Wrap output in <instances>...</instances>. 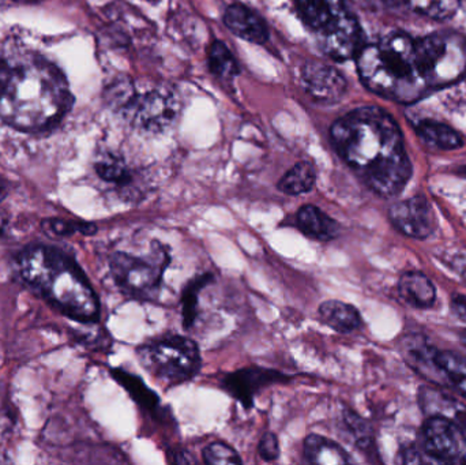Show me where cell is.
<instances>
[{"label":"cell","mask_w":466,"mask_h":465,"mask_svg":"<svg viewBox=\"0 0 466 465\" xmlns=\"http://www.w3.org/2000/svg\"><path fill=\"white\" fill-rule=\"evenodd\" d=\"M137 355L145 370L166 387L190 381L201 370L198 346L185 336L168 335L142 344Z\"/></svg>","instance_id":"cell-8"},{"label":"cell","mask_w":466,"mask_h":465,"mask_svg":"<svg viewBox=\"0 0 466 465\" xmlns=\"http://www.w3.org/2000/svg\"><path fill=\"white\" fill-rule=\"evenodd\" d=\"M390 3L407 5L415 13L431 19L451 18L460 7V0H385V5Z\"/></svg>","instance_id":"cell-25"},{"label":"cell","mask_w":466,"mask_h":465,"mask_svg":"<svg viewBox=\"0 0 466 465\" xmlns=\"http://www.w3.org/2000/svg\"><path fill=\"white\" fill-rule=\"evenodd\" d=\"M288 377L276 370L248 368L235 371L224 379V388L236 400L240 401L244 409H251L254 398L270 385L287 382Z\"/></svg>","instance_id":"cell-14"},{"label":"cell","mask_w":466,"mask_h":465,"mask_svg":"<svg viewBox=\"0 0 466 465\" xmlns=\"http://www.w3.org/2000/svg\"><path fill=\"white\" fill-rule=\"evenodd\" d=\"M462 341H464V344L466 346V332L464 333V335H462Z\"/></svg>","instance_id":"cell-35"},{"label":"cell","mask_w":466,"mask_h":465,"mask_svg":"<svg viewBox=\"0 0 466 465\" xmlns=\"http://www.w3.org/2000/svg\"><path fill=\"white\" fill-rule=\"evenodd\" d=\"M389 218L397 231L413 239H427L437 228L434 209L424 197L397 202L389 209Z\"/></svg>","instance_id":"cell-12"},{"label":"cell","mask_w":466,"mask_h":465,"mask_svg":"<svg viewBox=\"0 0 466 465\" xmlns=\"http://www.w3.org/2000/svg\"><path fill=\"white\" fill-rule=\"evenodd\" d=\"M318 313L323 324L342 335L355 332L363 325L358 308L339 300H326L318 308Z\"/></svg>","instance_id":"cell-19"},{"label":"cell","mask_w":466,"mask_h":465,"mask_svg":"<svg viewBox=\"0 0 466 465\" xmlns=\"http://www.w3.org/2000/svg\"><path fill=\"white\" fill-rule=\"evenodd\" d=\"M258 453H259L262 460L268 461V463L279 459V444L276 434H263L262 440H260L259 445H258Z\"/></svg>","instance_id":"cell-30"},{"label":"cell","mask_w":466,"mask_h":465,"mask_svg":"<svg viewBox=\"0 0 466 465\" xmlns=\"http://www.w3.org/2000/svg\"><path fill=\"white\" fill-rule=\"evenodd\" d=\"M358 73L367 89L397 103H413L430 92L416 59V38L391 32L380 43L363 45L356 56Z\"/></svg>","instance_id":"cell-4"},{"label":"cell","mask_w":466,"mask_h":465,"mask_svg":"<svg viewBox=\"0 0 466 465\" xmlns=\"http://www.w3.org/2000/svg\"><path fill=\"white\" fill-rule=\"evenodd\" d=\"M204 461L209 465L241 464L240 456L233 448L224 442H215L208 445L202 452Z\"/></svg>","instance_id":"cell-28"},{"label":"cell","mask_w":466,"mask_h":465,"mask_svg":"<svg viewBox=\"0 0 466 465\" xmlns=\"http://www.w3.org/2000/svg\"><path fill=\"white\" fill-rule=\"evenodd\" d=\"M112 376L115 377V379H116L122 387L127 389V392L133 396L134 400H136L139 406L150 409V411H155V409H157L158 404H160V399H158V396L156 395L153 390H150L149 388L144 384L142 379H139V377L131 376V374L126 373V371L123 370H114L112 371Z\"/></svg>","instance_id":"cell-26"},{"label":"cell","mask_w":466,"mask_h":465,"mask_svg":"<svg viewBox=\"0 0 466 465\" xmlns=\"http://www.w3.org/2000/svg\"><path fill=\"white\" fill-rule=\"evenodd\" d=\"M224 24L233 35L248 43L262 45L268 40V27L265 19L240 3H233L227 8Z\"/></svg>","instance_id":"cell-15"},{"label":"cell","mask_w":466,"mask_h":465,"mask_svg":"<svg viewBox=\"0 0 466 465\" xmlns=\"http://www.w3.org/2000/svg\"><path fill=\"white\" fill-rule=\"evenodd\" d=\"M317 182V171L309 161L295 164L284 177L279 179L277 188L287 196H303L314 188Z\"/></svg>","instance_id":"cell-23"},{"label":"cell","mask_w":466,"mask_h":465,"mask_svg":"<svg viewBox=\"0 0 466 465\" xmlns=\"http://www.w3.org/2000/svg\"><path fill=\"white\" fill-rule=\"evenodd\" d=\"M421 411L429 417H441L457 423L466 433V403L435 388L423 387L419 390Z\"/></svg>","instance_id":"cell-16"},{"label":"cell","mask_w":466,"mask_h":465,"mask_svg":"<svg viewBox=\"0 0 466 465\" xmlns=\"http://www.w3.org/2000/svg\"><path fill=\"white\" fill-rule=\"evenodd\" d=\"M296 223L306 237L319 242H330L339 238V224L315 205H304L298 210Z\"/></svg>","instance_id":"cell-17"},{"label":"cell","mask_w":466,"mask_h":465,"mask_svg":"<svg viewBox=\"0 0 466 465\" xmlns=\"http://www.w3.org/2000/svg\"><path fill=\"white\" fill-rule=\"evenodd\" d=\"M44 229L48 234L59 235V237H65V235H71L74 232H81V234L90 235L96 232V227L93 224H78L74 221L57 220V218H52V220L46 221L43 224Z\"/></svg>","instance_id":"cell-29"},{"label":"cell","mask_w":466,"mask_h":465,"mask_svg":"<svg viewBox=\"0 0 466 465\" xmlns=\"http://www.w3.org/2000/svg\"><path fill=\"white\" fill-rule=\"evenodd\" d=\"M96 174L104 182L119 187H127L133 183L134 174L122 156L114 152H103L95 161Z\"/></svg>","instance_id":"cell-21"},{"label":"cell","mask_w":466,"mask_h":465,"mask_svg":"<svg viewBox=\"0 0 466 465\" xmlns=\"http://www.w3.org/2000/svg\"><path fill=\"white\" fill-rule=\"evenodd\" d=\"M5 2H18V0H0V3H5Z\"/></svg>","instance_id":"cell-34"},{"label":"cell","mask_w":466,"mask_h":465,"mask_svg":"<svg viewBox=\"0 0 466 465\" xmlns=\"http://www.w3.org/2000/svg\"><path fill=\"white\" fill-rule=\"evenodd\" d=\"M208 60H209L210 71L224 81H231L240 73L238 60L223 41L215 40L210 44Z\"/></svg>","instance_id":"cell-24"},{"label":"cell","mask_w":466,"mask_h":465,"mask_svg":"<svg viewBox=\"0 0 466 465\" xmlns=\"http://www.w3.org/2000/svg\"><path fill=\"white\" fill-rule=\"evenodd\" d=\"M401 352L405 362L419 376L466 396V358L462 355L438 349L421 335L407 336L402 340Z\"/></svg>","instance_id":"cell-10"},{"label":"cell","mask_w":466,"mask_h":465,"mask_svg":"<svg viewBox=\"0 0 466 465\" xmlns=\"http://www.w3.org/2000/svg\"><path fill=\"white\" fill-rule=\"evenodd\" d=\"M67 76L37 52L0 55V120L21 133H43L74 106Z\"/></svg>","instance_id":"cell-2"},{"label":"cell","mask_w":466,"mask_h":465,"mask_svg":"<svg viewBox=\"0 0 466 465\" xmlns=\"http://www.w3.org/2000/svg\"><path fill=\"white\" fill-rule=\"evenodd\" d=\"M292 3L323 54L339 62L358 56L363 48V35L358 18L344 0H292Z\"/></svg>","instance_id":"cell-6"},{"label":"cell","mask_w":466,"mask_h":465,"mask_svg":"<svg viewBox=\"0 0 466 465\" xmlns=\"http://www.w3.org/2000/svg\"><path fill=\"white\" fill-rule=\"evenodd\" d=\"M304 459L311 464L336 465L352 463L344 448L326 437L311 434L304 440Z\"/></svg>","instance_id":"cell-20"},{"label":"cell","mask_w":466,"mask_h":465,"mask_svg":"<svg viewBox=\"0 0 466 465\" xmlns=\"http://www.w3.org/2000/svg\"><path fill=\"white\" fill-rule=\"evenodd\" d=\"M212 280L213 276L210 275V273H205V275L194 278V280L186 287L182 298L183 327H185L186 329H190V328L193 327L194 321H196L197 313H198L199 291Z\"/></svg>","instance_id":"cell-27"},{"label":"cell","mask_w":466,"mask_h":465,"mask_svg":"<svg viewBox=\"0 0 466 465\" xmlns=\"http://www.w3.org/2000/svg\"><path fill=\"white\" fill-rule=\"evenodd\" d=\"M19 273L66 316L89 324L97 321L100 306L78 265L48 246L27 248L18 258Z\"/></svg>","instance_id":"cell-3"},{"label":"cell","mask_w":466,"mask_h":465,"mask_svg":"<svg viewBox=\"0 0 466 465\" xmlns=\"http://www.w3.org/2000/svg\"><path fill=\"white\" fill-rule=\"evenodd\" d=\"M337 155L378 196H399L412 177V164L396 120L378 106H361L330 128Z\"/></svg>","instance_id":"cell-1"},{"label":"cell","mask_w":466,"mask_h":465,"mask_svg":"<svg viewBox=\"0 0 466 465\" xmlns=\"http://www.w3.org/2000/svg\"><path fill=\"white\" fill-rule=\"evenodd\" d=\"M451 308L459 318L466 322V295H456L451 299Z\"/></svg>","instance_id":"cell-31"},{"label":"cell","mask_w":466,"mask_h":465,"mask_svg":"<svg viewBox=\"0 0 466 465\" xmlns=\"http://www.w3.org/2000/svg\"><path fill=\"white\" fill-rule=\"evenodd\" d=\"M169 261L171 258L166 246L155 242L147 257L115 253L109 259V268L122 292L138 300H153L160 291Z\"/></svg>","instance_id":"cell-9"},{"label":"cell","mask_w":466,"mask_h":465,"mask_svg":"<svg viewBox=\"0 0 466 465\" xmlns=\"http://www.w3.org/2000/svg\"><path fill=\"white\" fill-rule=\"evenodd\" d=\"M416 59L430 92L451 86L466 76V38L451 30L416 38Z\"/></svg>","instance_id":"cell-7"},{"label":"cell","mask_w":466,"mask_h":465,"mask_svg":"<svg viewBox=\"0 0 466 465\" xmlns=\"http://www.w3.org/2000/svg\"><path fill=\"white\" fill-rule=\"evenodd\" d=\"M360 2L363 3V5H371V7H375V5H385L383 0H360Z\"/></svg>","instance_id":"cell-33"},{"label":"cell","mask_w":466,"mask_h":465,"mask_svg":"<svg viewBox=\"0 0 466 465\" xmlns=\"http://www.w3.org/2000/svg\"><path fill=\"white\" fill-rule=\"evenodd\" d=\"M7 185H5V179L0 177V202L5 198V196H7Z\"/></svg>","instance_id":"cell-32"},{"label":"cell","mask_w":466,"mask_h":465,"mask_svg":"<svg viewBox=\"0 0 466 465\" xmlns=\"http://www.w3.org/2000/svg\"><path fill=\"white\" fill-rule=\"evenodd\" d=\"M399 294L408 305L420 310L431 308L437 300V288L421 272H407L399 281Z\"/></svg>","instance_id":"cell-18"},{"label":"cell","mask_w":466,"mask_h":465,"mask_svg":"<svg viewBox=\"0 0 466 465\" xmlns=\"http://www.w3.org/2000/svg\"><path fill=\"white\" fill-rule=\"evenodd\" d=\"M418 136L427 144L441 150H456L464 145L462 136L453 127L434 120H423L416 126Z\"/></svg>","instance_id":"cell-22"},{"label":"cell","mask_w":466,"mask_h":465,"mask_svg":"<svg viewBox=\"0 0 466 465\" xmlns=\"http://www.w3.org/2000/svg\"><path fill=\"white\" fill-rule=\"evenodd\" d=\"M301 81L307 93L320 103H337L348 89L347 79L337 68L318 60L304 65Z\"/></svg>","instance_id":"cell-13"},{"label":"cell","mask_w":466,"mask_h":465,"mask_svg":"<svg viewBox=\"0 0 466 465\" xmlns=\"http://www.w3.org/2000/svg\"><path fill=\"white\" fill-rule=\"evenodd\" d=\"M424 455L435 463L466 461V433L457 423L441 417H429L421 429Z\"/></svg>","instance_id":"cell-11"},{"label":"cell","mask_w":466,"mask_h":465,"mask_svg":"<svg viewBox=\"0 0 466 465\" xmlns=\"http://www.w3.org/2000/svg\"><path fill=\"white\" fill-rule=\"evenodd\" d=\"M106 106L144 133H163L179 117L180 98L168 85L117 78L104 90Z\"/></svg>","instance_id":"cell-5"}]
</instances>
